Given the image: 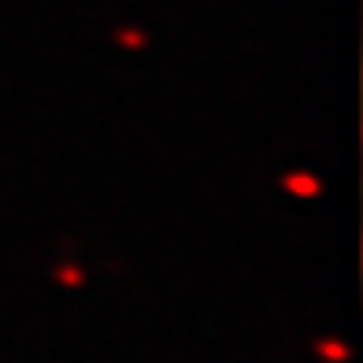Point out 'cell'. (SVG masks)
I'll use <instances>...</instances> for the list:
<instances>
[{
  "instance_id": "obj_1",
  "label": "cell",
  "mask_w": 363,
  "mask_h": 363,
  "mask_svg": "<svg viewBox=\"0 0 363 363\" xmlns=\"http://www.w3.org/2000/svg\"><path fill=\"white\" fill-rule=\"evenodd\" d=\"M286 186H289V189H296V193H319V186H315L311 178H289Z\"/></svg>"
}]
</instances>
